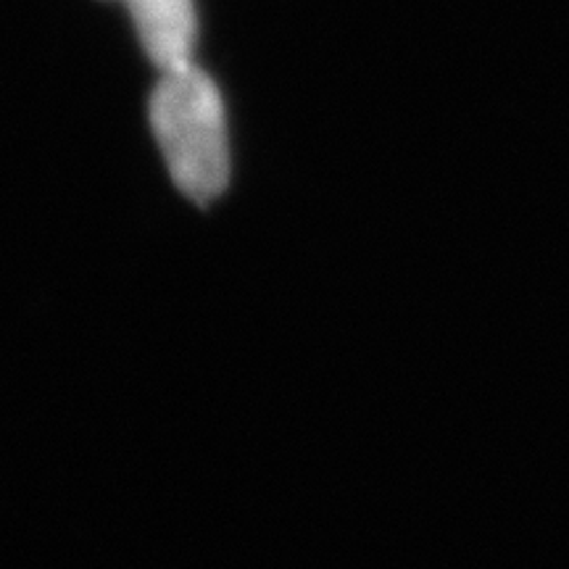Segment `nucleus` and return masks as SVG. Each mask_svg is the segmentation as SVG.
Masks as SVG:
<instances>
[{"instance_id": "nucleus-1", "label": "nucleus", "mask_w": 569, "mask_h": 569, "mask_svg": "<svg viewBox=\"0 0 569 569\" xmlns=\"http://www.w3.org/2000/svg\"><path fill=\"white\" fill-rule=\"evenodd\" d=\"M151 122L182 193L198 203L222 193L230 177L224 103L193 61L163 71L151 98Z\"/></svg>"}, {"instance_id": "nucleus-2", "label": "nucleus", "mask_w": 569, "mask_h": 569, "mask_svg": "<svg viewBox=\"0 0 569 569\" xmlns=\"http://www.w3.org/2000/svg\"><path fill=\"white\" fill-rule=\"evenodd\" d=\"M142 48L161 71L190 61L196 42L193 0H127Z\"/></svg>"}]
</instances>
